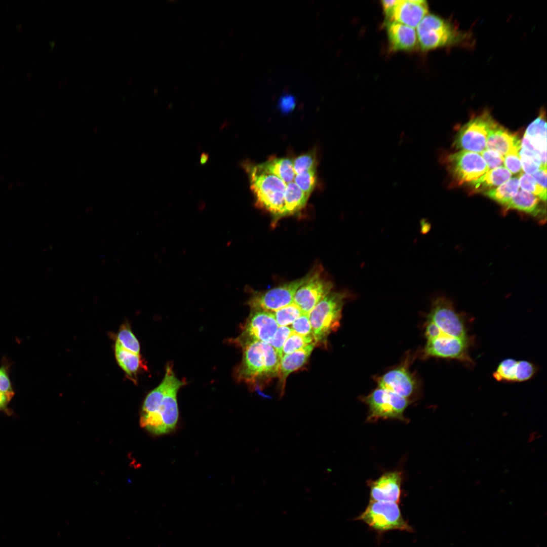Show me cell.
<instances>
[{"instance_id":"1","label":"cell","mask_w":547,"mask_h":547,"mask_svg":"<svg viewBox=\"0 0 547 547\" xmlns=\"http://www.w3.org/2000/svg\"><path fill=\"white\" fill-rule=\"evenodd\" d=\"M242 349V359L235 370L236 378L252 390L264 388L278 377L281 359L268 343L254 342Z\"/></svg>"},{"instance_id":"2","label":"cell","mask_w":547,"mask_h":547,"mask_svg":"<svg viewBox=\"0 0 547 547\" xmlns=\"http://www.w3.org/2000/svg\"><path fill=\"white\" fill-rule=\"evenodd\" d=\"M418 43L423 51L453 47L471 48L474 40L470 31L460 29L451 21L428 13L417 26Z\"/></svg>"},{"instance_id":"3","label":"cell","mask_w":547,"mask_h":547,"mask_svg":"<svg viewBox=\"0 0 547 547\" xmlns=\"http://www.w3.org/2000/svg\"><path fill=\"white\" fill-rule=\"evenodd\" d=\"M348 296L345 291H331L308 313L316 346H327L329 335L340 326L342 308Z\"/></svg>"},{"instance_id":"4","label":"cell","mask_w":547,"mask_h":547,"mask_svg":"<svg viewBox=\"0 0 547 547\" xmlns=\"http://www.w3.org/2000/svg\"><path fill=\"white\" fill-rule=\"evenodd\" d=\"M244 167L248 174L250 188L257 204L277 219L283 217L287 184L276 176L261 171L256 165L246 163Z\"/></svg>"},{"instance_id":"5","label":"cell","mask_w":547,"mask_h":547,"mask_svg":"<svg viewBox=\"0 0 547 547\" xmlns=\"http://www.w3.org/2000/svg\"><path fill=\"white\" fill-rule=\"evenodd\" d=\"M184 384L176 376L173 379L164 395L157 400L152 411L140 416L142 427L157 435L168 433L175 428L179 416L177 395Z\"/></svg>"},{"instance_id":"6","label":"cell","mask_w":547,"mask_h":547,"mask_svg":"<svg viewBox=\"0 0 547 547\" xmlns=\"http://www.w3.org/2000/svg\"><path fill=\"white\" fill-rule=\"evenodd\" d=\"M357 519L378 531H412V527L404 520L397 502L370 501L365 510Z\"/></svg>"},{"instance_id":"7","label":"cell","mask_w":547,"mask_h":547,"mask_svg":"<svg viewBox=\"0 0 547 547\" xmlns=\"http://www.w3.org/2000/svg\"><path fill=\"white\" fill-rule=\"evenodd\" d=\"M496 123L489 112L483 111L461 127L454 141V147L480 153L486 149L488 133Z\"/></svg>"},{"instance_id":"8","label":"cell","mask_w":547,"mask_h":547,"mask_svg":"<svg viewBox=\"0 0 547 547\" xmlns=\"http://www.w3.org/2000/svg\"><path fill=\"white\" fill-rule=\"evenodd\" d=\"M312 271L300 279L265 291L254 292L249 299L248 305L251 309L273 312L293 303L296 292L299 287L308 280Z\"/></svg>"},{"instance_id":"9","label":"cell","mask_w":547,"mask_h":547,"mask_svg":"<svg viewBox=\"0 0 547 547\" xmlns=\"http://www.w3.org/2000/svg\"><path fill=\"white\" fill-rule=\"evenodd\" d=\"M279 327L272 312L251 309L241 334L232 341L242 348L254 342L269 343Z\"/></svg>"},{"instance_id":"10","label":"cell","mask_w":547,"mask_h":547,"mask_svg":"<svg viewBox=\"0 0 547 547\" xmlns=\"http://www.w3.org/2000/svg\"><path fill=\"white\" fill-rule=\"evenodd\" d=\"M363 401L369 407L370 421L379 418L403 420L404 412L409 405L408 399L380 387L364 397Z\"/></svg>"},{"instance_id":"11","label":"cell","mask_w":547,"mask_h":547,"mask_svg":"<svg viewBox=\"0 0 547 547\" xmlns=\"http://www.w3.org/2000/svg\"><path fill=\"white\" fill-rule=\"evenodd\" d=\"M427 320L437 325L440 330V335L469 337L463 316L456 311L452 302L445 297H438L434 301Z\"/></svg>"},{"instance_id":"12","label":"cell","mask_w":547,"mask_h":547,"mask_svg":"<svg viewBox=\"0 0 547 547\" xmlns=\"http://www.w3.org/2000/svg\"><path fill=\"white\" fill-rule=\"evenodd\" d=\"M447 162L450 173L460 183L475 181L489 171L480 153L459 150L449 154Z\"/></svg>"},{"instance_id":"13","label":"cell","mask_w":547,"mask_h":547,"mask_svg":"<svg viewBox=\"0 0 547 547\" xmlns=\"http://www.w3.org/2000/svg\"><path fill=\"white\" fill-rule=\"evenodd\" d=\"M471 341L470 337L461 338L441 335L427 341L424 353L427 357L454 359L473 366L474 361L469 354Z\"/></svg>"},{"instance_id":"14","label":"cell","mask_w":547,"mask_h":547,"mask_svg":"<svg viewBox=\"0 0 547 547\" xmlns=\"http://www.w3.org/2000/svg\"><path fill=\"white\" fill-rule=\"evenodd\" d=\"M322 272L321 268L312 270L308 280L296 292L293 302L300 308L302 313L308 314L332 291L333 283L322 276Z\"/></svg>"},{"instance_id":"15","label":"cell","mask_w":547,"mask_h":547,"mask_svg":"<svg viewBox=\"0 0 547 547\" xmlns=\"http://www.w3.org/2000/svg\"><path fill=\"white\" fill-rule=\"evenodd\" d=\"M428 13V5L424 0H397L385 14L386 22L400 23L413 28Z\"/></svg>"},{"instance_id":"16","label":"cell","mask_w":547,"mask_h":547,"mask_svg":"<svg viewBox=\"0 0 547 547\" xmlns=\"http://www.w3.org/2000/svg\"><path fill=\"white\" fill-rule=\"evenodd\" d=\"M408 361L406 360L402 365L380 377L377 380L378 387L407 399L411 396L416 388L417 383L408 369Z\"/></svg>"},{"instance_id":"17","label":"cell","mask_w":547,"mask_h":547,"mask_svg":"<svg viewBox=\"0 0 547 547\" xmlns=\"http://www.w3.org/2000/svg\"><path fill=\"white\" fill-rule=\"evenodd\" d=\"M401 484V476L398 472L383 474L370 485V501L398 502Z\"/></svg>"},{"instance_id":"18","label":"cell","mask_w":547,"mask_h":547,"mask_svg":"<svg viewBox=\"0 0 547 547\" xmlns=\"http://www.w3.org/2000/svg\"><path fill=\"white\" fill-rule=\"evenodd\" d=\"M315 346V343H311L291 354L282 356L280 361L278 376L280 398L284 394L287 377L291 373L306 363Z\"/></svg>"},{"instance_id":"19","label":"cell","mask_w":547,"mask_h":547,"mask_svg":"<svg viewBox=\"0 0 547 547\" xmlns=\"http://www.w3.org/2000/svg\"><path fill=\"white\" fill-rule=\"evenodd\" d=\"M385 28L392 51H411L417 48L418 43L414 28L396 22H386Z\"/></svg>"},{"instance_id":"20","label":"cell","mask_w":547,"mask_h":547,"mask_svg":"<svg viewBox=\"0 0 547 547\" xmlns=\"http://www.w3.org/2000/svg\"><path fill=\"white\" fill-rule=\"evenodd\" d=\"M521 143L517 135L496 123L488 133L486 149L496 151L504 157L512 148L520 145Z\"/></svg>"},{"instance_id":"21","label":"cell","mask_w":547,"mask_h":547,"mask_svg":"<svg viewBox=\"0 0 547 547\" xmlns=\"http://www.w3.org/2000/svg\"><path fill=\"white\" fill-rule=\"evenodd\" d=\"M544 110L527 127L524 134L533 147L537 150L543 166H546V123Z\"/></svg>"},{"instance_id":"22","label":"cell","mask_w":547,"mask_h":547,"mask_svg":"<svg viewBox=\"0 0 547 547\" xmlns=\"http://www.w3.org/2000/svg\"><path fill=\"white\" fill-rule=\"evenodd\" d=\"M256 166L261 171L278 177L286 184L293 181L295 176L293 161L288 158H271Z\"/></svg>"},{"instance_id":"23","label":"cell","mask_w":547,"mask_h":547,"mask_svg":"<svg viewBox=\"0 0 547 547\" xmlns=\"http://www.w3.org/2000/svg\"><path fill=\"white\" fill-rule=\"evenodd\" d=\"M512 173L502 166L489 170L478 179L470 182L474 189L483 192L496 188L512 177Z\"/></svg>"},{"instance_id":"24","label":"cell","mask_w":547,"mask_h":547,"mask_svg":"<svg viewBox=\"0 0 547 547\" xmlns=\"http://www.w3.org/2000/svg\"><path fill=\"white\" fill-rule=\"evenodd\" d=\"M539 201L540 199L533 194L521 189L519 190L504 207L507 210H517L537 216L542 211Z\"/></svg>"},{"instance_id":"25","label":"cell","mask_w":547,"mask_h":547,"mask_svg":"<svg viewBox=\"0 0 547 547\" xmlns=\"http://www.w3.org/2000/svg\"><path fill=\"white\" fill-rule=\"evenodd\" d=\"M308 197L294 181L287 184L284 194L283 217L294 214L303 209Z\"/></svg>"},{"instance_id":"26","label":"cell","mask_w":547,"mask_h":547,"mask_svg":"<svg viewBox=\"0 0 547 547\" xmlns=\"http://www.w3.org/2000/svg\"><path fill=\"white\" fill-rule=\"evenodd\" d=\"M519 187V176H516L511 177L498 187L483 193L504 206L517 194Z\"/></svg>"},{"instance_id":"27","label":"cell","mask_w":547,"mask_h":547,"mask_svg":"<svg viewBox=\"0 0 547 547\" xmlns=\"http://www.w3.org/2000/svg\"><path fill=\"white\" fill-rule=\"evenodd\" d=\"M115 355L122 369L130 376H135L142 365L139 354L124 348L116 341Z\"/></svg>"},{"instance_id":"28","label":"cell","mask_w":547,"mask_h":547,"mask_svg":"<svg viewBox=\"0 0 547 547\" xmlns=\"http://www.w3.org/2000/svg\"><path fill=\"white\" fill-rule=\"evenodd\" d=\"M517 361L511 358L502 361L493 372V377L498 381L516 382Z\"/></svg>"},{"instance_id":"29","label":"cell","mask_w":547,"mask_h":547,"mask_svg":"<svg viewBox=\"0 0 547 547\" xmlns=\"http://www.w3.org/2000/svg\"><path fill=\"white\" fill-rule=\"evenodd\" d=\"M279 326L291 325L302 314L300 308L294 302L272 312Z\"/></svg>"},{"instance_id":"30","label":"cell","mask_w":547,"mask_h":547,"mask_svg":"<svg viewBox=\"0 0 547 547\" xmlns=\"http://www.w3.org/2000/svg\"><path fill=\"white\" fill-rule=\"evenodd\" d=\"M116 342L124 348L139 354L140 344L128 325H122L117 335Z\"/></svg>"},{"instance_id":"31","label":"cell","mask_w":547,"mask_h":547,"mask_svg":"<svg viewBox=\"0 0 547 547\" xmlns=\"http://www.w3.org/2000/svg\"><path fill=\"white\" fill-rule=\"evenodd\" d=\"M519 155L522 170L525 174L532 175L541 167H546L542 165L540 156L536 153L521 148Z\"/></svg>"},{"instance_id":"32","label":"cell","mask_w":547,"mask_h":547,"mask_svg":"<svg viewBox=\"0 0 547 547\" xmlns=\"http://www.w3.org/2000/svg\"><path fill=\"white\" fill-rule=\"evenodd\" d=\"M311 343L315 344L312 337L304 336L292 331L284 344L282 356L291 354Z\"/></svg>"},{"instance_id":"33","label":"cell","mask_w":547,"mask_h":547,"mask_svg":"<svg viewBox=\"0 0 547 547\" xmlns=\"http://www.w3.org/2000/svg\"><path fill=\"white\" fill-rule=\"evenodd\" d=\"M519 183L522 190L533 194L542 201H546V190L541 187L532 175L522 173L519 176Z\"/></svg>"},{"instance_id":"34","label":"cell","mask_w":547,"mask_h":547,"mask_svg":"<svg viewBox=\"0 0 547 547\" xmlns=\"http://www.w3.org/2000/svg\"><path fill=\"white\" fill-rule=\"evenodd\" d=\"M316 169L295 175L294 182L306 195L309 196L317 183Z\"/></svg>"},{"instance_id":"35","label":"cell","mask_w":547,"mask_h":547,"mask_svg":"<svg viewBox=\"0 0 547 547\" xmlns=\"http://www.w3.org/2000/svg\"><path fill=\"white\" fill-rule=\"evenodd\" d=\"M521 144L516 146L503 157V165L511 173L519 176L522 173L520 160L519 151Z\"/></svg>"},{"instance_id":"36","label":"cell","mask_w":547,"mask_h":547,"mask_svg":"<svg viewBox=\"0 0 547 547\" xmlns=\"http://www.w3.org/2000/svg\"><path fill=\"white\" fill-rule=\"evenodd\" d=\"M11 364L8 359L3 357L0 366V391L14 397L15 392L9 375Z\"/></svg>"},{"instance_id":"37","label":"cell","mask_w":547,"mask_h":547,"mask_svg":"<svg viewBox=\"0 0 547 547\" xmlns=\"http://www.w3.org/2000/svg\"><path fill=\"white\" fill-rule=\"evenodd\" d=\"M293 169L295 175L316 169V158L315 153L309 152L297 157L293 161Z\"/></svg>"},{"instance_id":"38","label":"cell","mask_w":547,"mask_h":547,"mask_svg":"<svg viewBox=\"0 0 547 547\" xmlns=\"http://www.w3.org/2000/svg\"><path fill=\"white\" fill-rule=\"evenodd\" d=\"M292 331L290 327L279 326L273 338L269 343L275 349L280 359L282 357V349L284 344Z\"/></svg>"},{"instance_id":"39","label":"cell","mask_w":547,"mask_h":547,"mask_svg":"<svg viewBox=\"0 0 547 547\" xmlns=\"http://www.w3.org/2000/svg\"><path fill=\"white\" fill-rule=\"evenodd\" d=\"M536 371L535 366L531 362L521 360L517 361L516 382H523L531 379Z\"/></svg>"},{"instance_id":"40","label":"cell","mask_w":547,"mask_h":547,"mask_svg":"<svg viewBox=\"0 0 547 547\" xmlns=\"http://www.w3.org/2000/svg\"><path fill=\"white\" fill-rule=\"evenodd\" d=\"M291 328L293 332L299 335L306 337H312L308 314L302 313L291 324Z\"/></svg>"},{"instance_id":"41","label":"cell","mask_w":547,"mask_h":547,"mask_svg":"<svg viewBox=\"0 0 547 547\" xmlns=\"http://www.w3.org/2000/svg\"><path fill=\"white\" fill-rule=\"evenodd\" d=\"M489 170L503 166V157L496 151L485 149L480 153Z\"/></svg>"},{"instance_id":"42","label":"cell","mask_w":547,"mask_h":547,"mask_svg":"<svg viewBox=\"0 0 547 547\" xmlns=\"http://www.w3.org/2000/svg\"><path fill=\"white\" fill-rule=\"evenodd\" d=\"M13 398V397L0 391V412L4 413L8 416H12L13 414V410L9 407Z\"/></svg>"},{"instance_id":"43","label":"cell","mask_w":547,"mask_h":547,"mask_svg":"<svg viewBox=\"0 0 547 547\" xmlns=\"http://www.w3.org/2000/svg\"><path fill=\"white\" fill-rule=\"evenodd\" d=\"M532 176L541 187L546 190V167H541Z\"/></svg>"},{"instance_id":"44","label":"cell","mask_w":547,"mask_h":547,"mask_svg":"<svg viewBox=\"0 0 547 547\" xmlns=\"http://www.w3.org/2000/svg\"><path fill=\"white\" fill-rule=\"evenodd\" d=\"M397 0L382 1L381 4L384 14L388 12L395 5Z\"/></svg>"},{"instance_id":"45","label":"cell","mask_w":547,"mask_h":547,"mask_svg":"<svg viewBox=\"0 0 547 547\" xmlns=\"http://www.w3.org/2000/svg\"><path fill=\"white\" fill-rule=\"evenodd\" d=\"M209 159V155L208 153L203 152L200 157V163L201 165L206 164Z\"/></svg>"}]
</instances>
